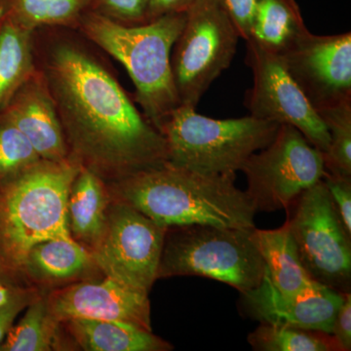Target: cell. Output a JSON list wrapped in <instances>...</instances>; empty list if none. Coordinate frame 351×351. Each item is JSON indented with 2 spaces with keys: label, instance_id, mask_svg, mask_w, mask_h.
Returning <instances> with one entry per match:
<instances>
[{
  "label": "cell",
  "instance_id": "obj_1",
  "mask_svg": "<svg viewBox=\"0 0 351 351\" xmlns=\"http://www.w3.org/2000/svg\"><path fill=\"white\" fill-rule=\"evenodd\" d=\"M34 54L73 160L106 182L167 162L162 134L138 112L100 48L77 29L39 27Z\"/></svg>",
  "mask_w": 351,
  "mask_h": 351
},
{
  "label": "cell",
  "instance_id": "obj_2",
  "mask_svg": "<svg viewBox=\"0 0 351 351\" xmlns=\"http://www.w3.org/2000/svg\"><path fill=\"white\" fill-rule=\"evenodd\" d=\"M237 174H204L166 162L107 182L112 196L157 225L255 228L256 210Z\"/></svg>",
  "mask_w": 351,
  "mask_h": 351
},
{
  "label": "cell",
  "instance_id": "obj_3",
  "mask_svg": "<svg viewBox=\"0 0 351 351\" xmlns=\"http://www.w3.org/2000/svg\"><path fill=\"white\" fill-rule=\"evenodd\" d=\"M186 16V12L167 14L147 24L125 25L86 11L76 29L123 64L136 87L134 101L158 131L168 115L181 105L171 54Z\"/></svg>",
  "mask_w": 351,
  "mask_h": 351
},
{
  "label": "cell",
  "instance_id": "obj_4",
  "mask_svg": "<svg viewBox=\"0 0 351 351\" xmlns=\"http://www.w3.org/2000/svg\"><path fill=\"white\" fill-rule=\"evenodd\" d=\"M80 168L73 159H40L0 182V252L23 280L21 267L32 246L45 240L71 239L66 206Z\"/></svg>",
  "mask_w": 351,
  "mask_h": 351
},
{
  "label": "cell",
  "instance_id": "obj_5",
  "mask_svg": "<svg viewBox=\"0 0 351 351\" xmlns=\"http://www.w3.org/2000/svg\"><path fill=\"white\" fill-rule=\"evenodd\" d=\"M280 124L248 117L215 119L180 105L159 127L168 162L204 174H237L276 138Z\"/></svg>",
  "mask_w": 351,
  "mask_h": 351
},
{
  "label": "cell",
  "instance_id": "obj_6",
  "mask_svg": "<svg viewBox=\"0 0 351 351\" xmlns=\"http://www.w3.org/2000/svg\"><path fill=\"white\" fill-rule=\"evenodd\" d=\"M253 230L211 225L168 228L157 279L200 276L228 284L241 294L253 290L265 271L252 239Z\"/></svg>",
  "mask_w": 351,
  "mask_h": 351
},
{
  "label": "cell",
  "instance_id": "obj_7",
  "mask_svg": "<svg viewBox=\"0 0 351 351\" xmlns=\"http://www.w3.org/2000/svg\"><path fill=\"white\" fill-rule=\"evenodd\" d=\"M240 36L219 0H195L171 54L181 105L197 107L205 92L230 68Z\"/></svg>",
  "mask_w": 351,
  "mask_h": 351
},
{
  "label": "cell",
  "instance_id": "obj_8",
  "mask_svg": "<svg viewBox=\"0 0 351 351\" xmlns=\"http://www.w3.org/2000/svg\"><path fill=\"white\" fill-rule=\"evenodd\" d=\"M298 255L316 282L348 294L351 288V237L323 180L302 191L286 209Z\"/></svg>",
  "mask_w": 351,
  "mask_h": 351
},
{
  "label": "cell",
  "instance_id": "obj_9",
  "mask_svg": "<svg viewBox=\"0 0 351 351\" xmlns=\"http://www.w3.org/2000/svg\"><path fill=\"white\" fill-rule=\"evenodd\" d=\"M256 211L287 209L302 191L327 174L323 154L295 127L282 124L269 145L252 154L241 168Z\"/></svg>",
  "mask_w": 351,
  "mask_h": 351
},
{
  "label": "cell",
  "instance_id": "obj_10",
  "mask_svg": "<svg viewBox=\"0 0 351 351\" xmlns=\"http://www.w3.org/2000/svg\"><path fill=\"white\" fill-rule=\"evenodd\" d=\"M166 230L112 197L105 234L92 252L101 274L149 294L157 279Z\"/></svg>",
  "mask_w": 351,
  "mask_h": 351
},
{
  "label": "cell",
  "instance_id": "obj_11",
  "mask_svg": "<svg viewBox=\"0 0 351 351\" xmlns=\"http://www.w3.org/2000/svg\"><path fill=\"white\" fill-rule=\"evenodd\" d=\"M246 43V64L253 73V86L245 93L244 105L252 117L288 124L301 132L322 154L329 147V133L284 64L279 55L253 38Z\"/></svg>",
  "mask_w": 351,
  "mask_h": 351
},
{
  "label": "cell",
  "instance_id": "obj_12",
  "mask_svg": "<svg viewBox=\"0 0 351 351\" xmlns=\"http://www.w3.org/2000/svg\"><path fill=\"white\" fill-rule=\"evenodd\" d=\"M289 75L316 112L351 101V34L311 32L282 55Z\"/></svg>",
  "mask_w": 351,
  "mask_h": 351
},
{
  "label": "cell",
  "instance_id": "obj_13",
  "mask_svg": "<svg viewBox=\"0 0 351 351\" xmlns=\"http://www.w3.org/2000/svg\"><path fill=\"white\" fill-rule=\"evenodd\" d=\"M47 301L60 322L71 318L122 321L152 331L149 294L108 277L47 290Z\"/></svg>",
  "mask_w": 351,
  "mask_h": 351
},
{
  "label": "cell",
  "instance_id": "obj_14",
  "mask_svg": "<svg viewBox=\"0 0 351 351\" xmlns=\"http://www.w3.org/2000/svg\"><path fill=\"white\" fill-rule=\"evenodd\" d=\"M346 295L317 284L287 297L278 292L265 274L258 287L242 294V301L249 315L261 323L331 334Z\"/></svg>",
  "mask_w": 351,
  "mask_h": 351
},
{
  "label": "cell",
  "instance_id": "obj_15",
  "mask_svg": "<svg viewBox=\"0 0 351 351\" xmlns=\"http://www.w3.org/2000/svg\"><path fill=\"white\" fill-rule=\"evenodd\" d=\"M4 110L41 158L56 162L71 159L56 108L38 71L19 88Z\"/></svg>",
  "mask_w": 351,
  "mask_h": 351
},
{
  "label": "cell",
  "instance_id": "obj_16",
  "mask_svg": "<svg viewBox=\"0 0 351 351\" xmlns=\"http://www.w3.org/2000/svg\"><path fill=\"white\" fill-rule=\"evenodd\" d=\"M25 282L52 290L104 276L93 253L73 239L39 242L27 252L21 267Z\"/></svg>",
  "mask_w": 351,
  "mask_h": 351
},
{
  "label": "cell",
  "instance_id": "obj_17",
  "mask_svg": "<svg viewBox=\"0 0 351 351\" xmlns=\"http://www.w3.org/2000/svg\"><path fill=\"white\" fill-rule=\"evenodd\" d=\"M112 201L107 182L80 168L69 189L66 206L71 239L93 252L105 234Z\"/></svg>",
  "mask_w": 351,
  "mask_h": 351
},
{
  "label": "cell",
  "instance_id": "obj_18",
  "mask_svg": "<svg viewBox=\"0 0 351 351\" xmlns=\"http://www.w3.org/2000/svg\"><path fill=\"white\" fill-rule=\"evenodd\" d=\"M75 348L86 351H169L174 346L149 330L122 321L71 318L62 322Z\"/></svg>",
  "mask_w": 351,
  "mask_h": 351
},
{
  "label": "cell",
  "instance_id": "obj_19",
  "mask_svg": "<svg viewBox=\"0 0 351 351\" xmlns=\"http://www.w3.org/2000/svg\"><path fill=\"white\" fill-rule=\"evenodd\" d=\"M252 239L265 263V274L278 292L287 297L320 284L307 274L298 255L287 223L276 230L254 228Z\"/></svg>",
  "mask_w": 351,
  "mask_h": 351
},
{
  "label": "cell",
  "instance_id": "obj_20",
  "mask_svg": "<svg viewBox=\"0 0 351 351\" xmlns=\"http://www.w3.org/2000/svg\"><path fill=\"white\" fill-rule=\"evenodd\" d=\"M73 345L63 324L53 315L47 290L39 291L27 306L22 319L13 325L0 345V351L68 350Z\"/></svg>",
  "mask_w": 351,
  "mask_h": 351
},
{
  "label": "cell",
  "instance_id": "obj_21",
  "mask_svg": "<svg viewBox=\"0 0 351 351\" xmlns=\"http://www.w3.org/2000/svg\"><path fill=\"white\" fill-rule=\"evenodd\" d=\"M34 32L0 18V112L36 73Z\"/></svg>",
  "mask_w": 351,
  "mask_h": 351
},
{
  "label": "cell",
  "instance_id": "obj_22",
  "mask_svg": "<svg viewBox=\"0 0 351 351\" xmlns=\"http://www.w3.org/2000/svg\"><path fill=\"white\" fill-rule=\"evenodd\" d=\"M308 32L295 0H257L251 38L265 49L282 55Z\"/></svg>",
  "mask_w": 351,
  "mask_h": 351
},
{
  "label": "cell",
  "instance_id": "obj_23",
  "mask_svg": "<svg viewBox=\"0 0 351 351\" xmlns=\"http://www.w3.org/2000/svg\"><path fill=\"white\" fill-rule=\"evenodd\" d=\"M91 0H0V18H6L25 29L43 27L77 29Z\"/></svg>",
  "mask_w": 351,
  "mask_h": 351
},
{
  "label": "cell",
  "instance_id": "obj_24",
  "mask_svg": "<svg viewBox=\"0 0 351 351\" xmlns=\"http://www.w3.org/2000/svg\"><path fill=\"white\" fill-rule=\"evenodd\" d=\"M258 351H341L331 334L262 323L248 336Z\"/></svg>",
  "mask_w": 351,
  "mask_h": 351
},
{
  "label": "cell",
  "instance_id": "obj_25",
  "mask_svg": "<svg viewBox=\"0 0 351 351\" xmlns=\"http://www.w3.org/2000/svg\"><path fill=\"white\" fill-rule=\"evenodd\" d=\"M329 133V147L323 154L329 174L351 178V101L318 112Z\"/></svg>",
  "mask_w": 351,
  "mask_h": 351
},
{
  "label": "cell",
  "instance_id": "obj_26",
  "mask_svg": "<svg viewBox=\"0 0 351 351\" xmlns=\"http://www.w3.org/2000/svg\"><path fill=\"white\" fill-rule=\"evenodd\" d=\"M34 145L10 119L0 112V182L40 160Z\"/></svg>",
  "mask_w": 351,
  "mask_h": 351
},
{
  "label": "cell",
  "instance_id": "obj_27",
  "mask_svg": "<svg viewBox=\"0 0 351 351\" xmlns=\"http://www.w3.org/2000/svg\"><path fill=\"white\" fill-rule=\"evenodd\" d=\"M88 11L121 25L149 23V0H91Z\"/></svg>",
  "mask_w": 351,
  "mask_h": 351
},
{
  "label": "cell",
  "instance_id": "obj_28",
  "mask_svg": "<svg viewBox=\"0 0 351 351\" xmlns=\"http://www.w3.org/2000/svg\"><path fill=\"white\" fill-rule=\"evenodd\" d=\"M323 182L331 195L346 233L351 237V178L327 173Z\"/></svg>",
  "mask_w": 351,
  "mask_h": 351
},
{
  "label": "cell",
  "instance_id": "obj_29",
  "mask_svg": "<svg viewBox=\"0 0 351 351\" xmlns=\"http://www.w3.org/2000/svg\"><path fill=\"white\" fill-rule=\"evenodd\" d=\"M39 291L40 289L34 286L20 287L8 302L0 306V345L12 328L17 316L27 308Z\"/></svg>",
  "mask_w": 351,
  "mask_h": 351
},
{
  "label": "cell",
  "instance_id": "obj_30",
  "mask_svg": "<svg viewBox=\"0 0 351 351\" xmlns=\"http://www.w3.org/2000/svg\"><path fill=\"white\" fill-rule=\"evenodd\" d=\"M232 20L240 38L249 40L252 36L257 0H219Z\"/></svg>",
  "mask_w": 351,
  "mask_h": 351
},
{
  "label": "cell",
  "instance_id": "obj_31",
  "mask_svg": "<svg viewBox=\"0 0 351 351\" xmlns=\"http://www.w3.org/2000/svg\"><path fill=\"white\" fill-rule=\"evenodd\" d=\"M331 335L336 339L341 351L351 350V294L346 295L345 301L337 313Z\"/></svg>",
  "mask_w": 351,
  "mask_h": 351
},
{
  "label": "cell",
  "instance_id": "obj_32",
  "mask_svg": "<svg viewBox=\"0 0 351 351\" xmlns=\"http://www.w3.org/2000/svg\"><path fill=\"white\" fill-rule=\"evenodd\" d=\"M195 0H149V22L167 14L184 13Z\"/></svg>",
  "mask_w": 351,
  "mask_h": 351
},
{
  "label": "cell",
  "instance_id": "obj_33",
  "mask_svg": "<svg viewBox=\"0 0 351 351\" xmlns=\"http://www.w3.org/2000/svg\"><path fill=\"white\" fill-rule=\"evenodd\" d=\"M0 280L10 286H25V281L18 274H16L7 265L1 252H0ZM27 286V285H25Z\"/></svg>",
  "mask_w": 351,
  "mask_h": 351
},
{
  "label": "cell",
  "instance_id": "obj_34",
  "mask_svg": "<svg viewBox=\"0 0 351 351\" xmlns=\"http://www.w3.org/2000/svg\"><path fill=\"white\" fill-rule=\"evenodd\" d=\"M20 287H24V286L15 287V286L8 285V284L4 283L3 281L0 280V306L8 302V300L12 297L14 293Z\"/></svg>",
  "mask_w": 351,
  "mask_h": 351
}]
</instances>
